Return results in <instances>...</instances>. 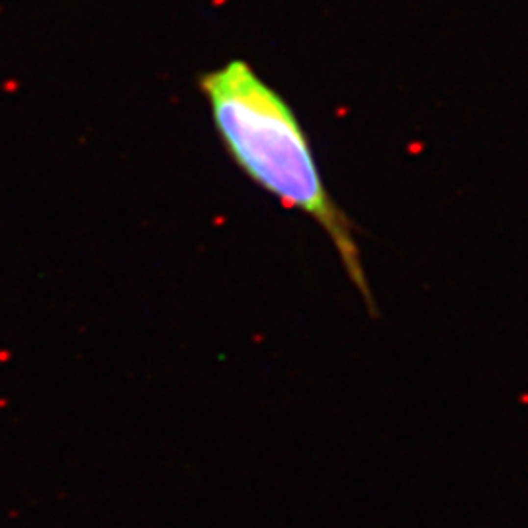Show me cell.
<instances>
[{
    "label": "cell",
    "instance_id": "6da1fadb",
    "mask_svg": "<svg viewBox=\"0 0 528 528\" xmlns=\"http://www.w3.org/2000/svg\"><path fill=\"white\" fill-rule=\"evenodd\" d=\"M198 86L229 159L260 190L321 227L374 315L376 300L354 223L331 196L311 141L288 100L243 59L203 73Z\"/></svg>",
    "mask_w": 528,
    "mask_h": 528
}]
</instances>
